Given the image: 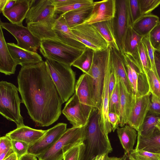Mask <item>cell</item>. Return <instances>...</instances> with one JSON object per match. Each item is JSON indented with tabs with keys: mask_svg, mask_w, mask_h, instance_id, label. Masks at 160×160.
<instances>
[{
	"mask_svg": "<svg viewBox=\"0 0 160 160\" xmlns=\"http://www.w3.org/2000/svg\"><path fill=\"white\" fill-rule=\"evenodd\" d=\"M18 82L22 103L37 126L48 127L58 119L63 103L45 61L22 66Z\"/></svg>",
	"mask_w": 160,
	"mask_h": 160,
	"instance_id": "6da1fadb",
	"label": "cell"
},
{
	"mask_svg": "<svg viewBox=\"0 0 160 160\" xmlns=\"http://www.w3.org/2000/svg\"><path fill=\"white\" fill-rule=\"evenodd\" d=\"M35 2V0L26 18L27 27L33 34L41 40L51 39L59 41L53 29L57 18L53 3L51 0Z\"/></svg>",
	"mask_w": 160,
	"mask_h": 160,
	"instance_id": "7a4b0ae2",
	"label": "cell"
},
{
	"mask_svg": "<svg viewBox=\"0 0 160 160\" xmlns=\"http://www.w3.org/2000/svg\"><path fill=\"white\" fill-rule=\"evenodd\" d=\"M100 123V112L94 108L85 126L83 142L85 146L83 160H93L97 156L112 151L108 136Z\"/></svg>",
	"mask_w": 160,
	"mask_h": 160,
	"instance_id": "3957f363",
	"label": "cell"
},
{
	"mask_svg": "<svg viewBox=\"0 0 160 160\" xmlns=\"http://www.w3.org/2000/svg\"><path fill=\"white\" fill-rule=\"evenodd\" d=\"M110 49L109 46L103 51H95L92 65L89 71L86 73L88 77L92 99L96 108L100 111Z\"/></svg>",
	"mask_w": 160,
	"mask_h": 160,
	"instance_id": "277c9868",
	"label": "cell"
},
{
	"mask_svg": "<svg viewBox=\"0 0 160 160\" xmlns=\"http://www.w3.org/2000/svg\"><path fill=\"white\" fill-rule=\"evenodd\" d=\"M45 62L62 103L75 93V73L71 66L48 59Z\"/></svg>",
	"mask_w": 160,
	"mask_h": 160,
	"instance_id": "5b68a950",
	"label": "cell"
},
{
	"mask_svg": "<svg viewBox=\"0 0 160 160\" xmlns=\"http://www.w3.org/2000/svg\"><path fill=\"white\" fill-rule=\"evenodd\" d=\"M18 91V88L12 83L3 81L0 82V113L7 119L15 123L17 128L24 125L20 113L22 101Z\"/></svg>",
	"mask_w": 160,
	"mask_h": 160,
	"instance_id": "8992f818",
	"label": "cell"
},
{
	"mask_svg": "<svg viewBox=\"0 0 160 160\" xmlns=\"http://www.w3.org/2000/svg\"><path fill=\"white\" fill-rule=\"evenodd\" d=\"M86 126V125H85ZM85 126L67 129L49 149L37 156L38 160H62L64 154L76 145L83 142Z\"/></svg>",
	"mask_w": 160,
	"mask_h": 160,
	"instance_id": "52a82bcc",
	"label": "cell"
},
{
	"mask_svg": "<svg viewBox=\"0 0 160 160\" xmlns=\"http://www.w3.org/2000/svg\"><path fill=\"white\" fill-rule=\"evenodd\" d=\"M39 50L46 59L70 66L83 51L60 41L51 39L41 40Z\"/></svg>",
	"mask_w": 160,
	"mask_h": 160,
	"instance_id": "ba28073f",
	"label": "cell"
},
{
	"mask_svg": "<svg viewBox=\"0 0 160 160\" xmlns=\"http://www.w3.org/2000/svg\"><path fill=\"white\" fill-rule=\"evenodd\" d=\"M76 38L86 47L94 51H103L109 47L107 42L92 24L79 25L70 29Z\"/></svg>",
	"mask_w": 160,
	"mask_h": 160,
	"instance_id": "9c48e42d",
	"label": "cell"
},
{
	"mask_svg": "<svg viewBox=\"0 0 160 160\" xmlns=\"http://www.w3.org/2000/svg\"><path fill=\"white\" fill-rule=\"evenodd\" d=\"M113 21L117 44L123 55L124 54L126 34L128 27L131 26L128 0H116V12Z\"/></svg>",
	"mask_w": 160,
	"mask_h": 160,
	"instance_id": "30bf717a",
	"label": "cell"
},
{
	"mask_svg": "<svg viewBox=\"0 0 160 160\" xmlns=\"http://www.w3.org/2000/svg\"><path fill=\"white\" fill-rule=\"evenodd\" d=\"M0 26L11 34L16 39L19 47L36 52L39 48L41 40L34 35L28 28L22 24L4 22L0 21Z\"/></svg>",
	"mask_w": 160,
	"mask_h": 160,
	"instance_id": "8fae6325",
	"label": "cell"
},
{
	"mask_svg": "<svg viewBox=\"0 0 160 160\" xmlns=\"http://www.w3.org/2000/svg\"><path fill=\"white\" fill-rule=\"evenodd\" d=\"M67 124L59 123L47 130L37 141L29 145L28 153L37 157L49 149L67 130Z\"/></svg>",
	"mask_w": 160,
	"mask_h": 160,
	"instance_id": "7c38bea8",
	"label": "cell"
},
{
	"mask_svg": "<svg viewBox=\"0 0 160 160\" xmlns=\"http://www.w3.org/2000/svg\"><path fill=\"white\" fill-rule=\"evenodd\" d=\"M123 56L131 70L133 95L135 97H139L150 93L147 75L131 56L125 53Z\"/></svg>",
	"mask_w": 160,
	"mask_h": 160,
	"instance_id": "4fadbf2b",
	"label": "cell"
},
{
	"mask_svg": "<svg viewBox=\"0 0 160 160\" xmlns=\"http://www.w3.org/2000/svg\"><path fill=\"white\" fill-rule=\"evenodd\" d=\"M115 12L116 0L94 2L93 9L90 15L81 24H92L110 20L114 18Z\"/></svg>",
	"mask_w": 160,
	"mask_h": 160,
	"instance_id": "5bb4252c",
	"label": "cell"
},
{
	"mask_svg": "<svg viewBox=\"0 0 160 160\" xmlns=\"http://www.w3.org/2000/svg\"><path fill=\"white\" fill-rule=\"evenodd\" d=\"M75 93L88 121L92 110L96 108L92 99L88 77L86 73L81 75L77 80L75 86Z\"/></svg>",
	"mask_w": 160,
	"mask_h": 160,
	"instance_id": "9a60e30c",
	"label": "cell"
},
{
	"mask_svg": "<svg viewBox=\"0 0 160 160\" xmlns=\"http://www.w3.org/2000/svg\"><path fill=\"white\" fill-rule=\"evenodd\" d=\"M151 94L136 97L127 124L138 132L149 111Z\"/></svg>",
	"mask_w": 160,
	"mask_h": 160,
	"instance_id": "2e32d148",
	"label": "cell"
},
{
	"mask_svg": "<svg viewBox=\"0 0 160 160\" xmlns=\"http://www.w3.org/2000/svg\"><path fill=\"white\" fill-rule=\"evenodd\" d=\"M53 29L60 41L81 50H84L86 48V47L77 39L68 27L64 14L57 17Z\"/></svg>",
	"mask_w": 160,
	"mask_h": 160,
	"instance_id": "e0dca14e",
	"label": "cell"
},
{
	"mask_svg": "<svg viewBox=\"0 0 160 160\" xmlns=\"http://www.w3.org/2000/svg\"><path fill=\"white\" fill-rule=\"evenodd\" d=\"M62 112L73 127H82L87 124L88 121L84 117L79 100L75 93L66 102Z\"/></svg>",
	"mask_w": 160,
	"mask_h": 160,
	"instance_id": "ac0fdd59",
	"label": "cell"
},
{
	"mask_svg": "<svg viewBox=\"0 0 160 160\" xmlns=\"http://www.w3.org/2000/svg\"><path fill=\"white\" fill-rule=\"evenodd\" d=\"M111 64L112 60L110 52L106 71L102 93V103L100 110L101 125L105 131L108 134L112 131V127L109 123L108 118L109 101V82Z\"/></svg>",
	"mask_w": 160,
	"mask_h": 160,
	"instance_id": "d6986e66",
	"label": "cell"
},
{
	"mask_svg": "<svg viewBox=\"0 0 160 160\" xmlns=\"http://www.w3.org/2000/svg\"><path fill=\"white\" fill-rule=\"evenodd\" d=\"M35 0H17L16 3L11 8L2 12L11 23L22 24L28 13Z\"/></svg>",
	"mask_w": 160,
	"mask_h": 160,
	"instance_id": "ffe728a7",
	"label": "cell"
},
{
	"mask_svg": "<svg viewBox=\"0 0 160 160\" xmlns=\"http://www.w3.org/2000/svg\"><path fill=\"white\" fill-rule=\"evenodd\" d=\"M118 78L120 96L119 126L121 127L127 124L136 97L128 92L121 80Z\"/></svg>",
	"mask_w": 160,
	"mask_h": 160,
	"instance_id": "44dd1931",
	"label": "cell"
},
{
	"mask_svg": "<svg viewBox=\"0 0 160 160\" xmlns=\"http://www.w3.org/2000/svg\"><path fill=\"white\" fill-rule=\"evenodd\" d=\"M47 130L36 129L24 125L7 133L6 135L11 140L22 141L29 145L39 140Z\"/></svg>",
	"mask_w": 160,
	"mask_h": 160,
	"instance_id": "7402d4cb",
	"label": "cell"
},
{
	"mask_svg": "<svg viewBox=\"0 0 160 160\" xmlns=\"http://www.w3.org/2000/svg\"><path fill=\"white\" fill-rule=\"evenodd\" d=\"M9 51L17 65H24L43 61L41 56L36 52L22 49L13 43H7Z\"/></svg>",
	"mask_w": 160,
	"mask_h": 160,
	"instance_id": "603a6c76",
	"label": "cell"
},
{
	"mask_svg": "<svg viewBox=\"0 0 160 160\" xmlns=\"http://www.w3.org/2000/svg\"><path fill=\"white\" fill-rule=\"evenodd\" d=\"M0 72L5 75L14 74L17 64L8 48L2 28L0 26Z\"/></svg>",
	"mask_w": 160,
	"mask_h": 160,
	"instance_id": "cb8c5ba5",
	"label": "cell"
},
{
	"mask_svg": "<svg viewBox=\"0 0 160 160\" xmlns=\"http://www.w3.org/2000/svg\"><path fill=\"white\" fill-rule=\"evenodd\" d=\"M110 53L115 77L120 79L128 92L133 95L132 88L127 78L123 55L120 51L111 47H110Z\"/></svg>",
	"mask_w": 160,
	"mask_h": 160,
	"instance_id": "d4e9b609",
	"label": "cell"
},
{
	"mask_svg": "<svg viewBox=\"0 0 160 160\" xmlns=\"http://www.w3.org/2000/svg\"><path fill=\"white\" fill-rule=\"evenodd\" d=\"M135 149L160 153V131L157 128L151 135L147 137L138 133Z\"/></svg>",
	"mask_w": 160,
	"mask_h": 160,
	"instance_id": "484cf974",
	"label": "cell"
},
{
	"mask_svg": "<svg viewBox=\"0 0 160 160\" xmlns=\"http://www.w3.org/2000/svg\"><path fill=\"white\" fill-rule=\"evenodd\" d=\"M159 21L158 17L151 14L142 16L131 26L137 33L143 37L148 35Z\"/></svg>",
	"mask_w": 160,
	"mask_h": 160,
	"instance_id": "4316f807",
	"label": "cell"
},
{
	"mask_svg": "<svg viewBox=\"0 0 160 160\" xmlns=\"http://www.w3.org/2000/svg\"><path fill=\"white\" fill-rule=\"evenodd\" d=\"M117 132L125 153L129 155L133 149L138 135L137 131L128 125H126L118 128Z\"/></svg>",
	"mask_w": 160,
	"mask_h": 160,
	"instance_id": "83f0119b",
	"label": "cell"
},
{
	"mask_svg": "<svg viewBox=\"0 0 160 160\" xmlns=\"http://www.w3.org/2000/svg\"><path fill=\"white\" fill-rule=\"evenodd\" d=\"M93 4L68 12L64 14L67 23L70 29L82 23L89 16Z\"/></svg>",
	"mask_w": 160,
	"mask_h": 160,
	"instance_id": "f1b7e54d",
	"label": "cell"
},
{
	"mask_svg": "<svg viewBox=\"0 0 160 160\" xmlns=\"http://www.w3.org/2000/svg\"><path fill=\"white\" fill-rule=\"evenodd\" d=\"M98 30L109 46L120 51L115 35L113 19L92 24Z\"/></svg>",
	"mask_w": 160,
	"mask_h": 160,
	"instance_id": "f546056e",
	"label": "cell"
},
{
	"mask_svg": "<svg viewBox=\"0 0 160 160\" xmlns=\"http://www.w3.org/2000/svg\"><path fill=\"white\" fill-rule=\"evenodd\" d=\"M142 38L133 30L131 26H130L125 37L124 53L131 56L133 55Z\"/></svg>",
	"mask_w": 160,
	"mask_h": 160,
	"instance_id": "4dcf8cb0",
	"label": "cell"
},
{
	"mask_svg": "<svg viewBox=\"0 0 160 160\" xmlns=\"http://www.w3.org/2000/svg\"><path fill=\"white\" fill-rule=\"evenodd\" d=\"M94 51L86 47L82 54L73 62L72 66L79 68L83 73H87L92 65Z\"/></svg>",
	"mask_w": 160,
	"mask_h": 160,
	"instance_id": "1f68e13d",
	"label": "cell"
},
{
	"mask_svg": "<svg viewBox=\"0 0 160 160\" xmlns=\"http://www.w3.org/2000/svg\"><path fill=\"white\" fill-rule=\"evenodd\" d=\"M130 56L147 75L148 72L151 69V64L148 56L142 41L138 46L135 53L132 56Z\"/></svg>",
	"mask_w": 160,
	"mask_h": 160,
	"instance_id": "d6a6232c",
	"label": "cell"
},
{
	"mask_svg": "<svg viewBox=\"0 0 160 160\" xmlns=\"http://www.w3.org/2000/svg\"><path fill=\"white\" fill-rule=\"evenodd\" d=\"M160 116L148 112L138 133L143 137L151 135L157 128L156 127Z\"/></svg>",
	"mask_w": 160,
	"mask_h": 160,
	"instance_id": "836d02e7",
	"label": "cell"
},
{
	"mask_svg": "<svg viewBox=\"0 0 160 160\" xmlns=\"http://www.w3.org/2000/svg\"><path fill=\"white\" fill-rule=\"evenodd\" d=\"M94 2L92 0H74L68 4L55 7V12L57 14H64L71 11L93 4Z\"/></svg>",
	"mask_w": 160,
	"mask_h": 160,
	"instance_id": "e575fe53",
	"label": "cell"
},
{
	"mask_svg": "<svg viewBox=\"0 0 160 160\" xmlns=\"http://www.w3.org/2000/svg\"><path fill=\"white\" fill-rule=\"evenodd\" d=\"M85 148L83 142L76 145L64 154L63 160H83Z\"/></svg>",
	"mask_w": 160,
	"mask_h": 160,
	"instance_id": "d590c367",
	"label": "cell"
},
{
	"mask_svg": "<svg viewBox=\"0 0 160 160\" xmlns=\"http://www.w3.org/2000/svg\"><path fill=\"white\" fill-rule=\"evenodd\" d=\"M116 79L115 87L109 99L108 112H114L119 117L120 96L119 82L118 78L116 77Z\"/></svg>",
	"mask_w": 160,
	"mask_h": 160,
	"instance_id": "8d00e7d4",
	"label": "cell"
},
{
	"mask_svg": "<svg viewBox=\"0 0 160 160\" xmlns=\"http://www.w3.org/2000/svg\"><path fill=\"white\" fill-rule=\"evenodd\" d=\"M128 155L131 160H160V153H151L142 150L134 149Z\"/></svg>",
	"mask_w": 160,
	"mask_h": 160,
	"instance_id": "74e56055",
	"label": "cell"
},
{
	"mask_svg": "<svg viewBox=\"0 0 160 160\" xmlns=\"http://www.w3.org/2000/svg\"><path fill=\"white\" fill-rule=\"evenodd\" d=\"M128 8L132 26L142 16L141 12L139 0H128Z\"/></svg>",
	"mask_w": 160,
	"mask_h": 160,
	"instance_id": "f35d334b",
	"label": "cell"
},
{
	"mask_svg": "<svg viewBox=\"0 0 160 160\" xmlns=\"http://www.w3.org/2000/svg\"><path fill=\"white\" fill-rule=\"evenodd\" d=\"M141 41L144 46L149 57L151 64V69L153 71L156 77L160 81L157 73L154 61V53L155 49L151 44L149 38V35L142 37Z\"/></svg>",
	"mask_w": 160,
	"mask_h": 160,
	"instance_id": "ab89813d",
	"label": "cell"
},
{
	"mask_svg": "<svg viewBox=\"0 0 160 160\" xmlns=\"http://www.w3.org/2000/svg\"><path fill=\"white\" fill-rule=\"evenodd\" d=\"M150 92L160 99V82L151 69L147 73Z\"/></svg>",
	"mask_w": 160,
	"mask_h": 160,
	"instance_id": "60d3db41",
	"label": "cell"
},
{
	"mask_svg": "<svg viewBox=\"0 0 160 160\" xmlns=\"http://www.w3.org/2000/svg\"><path fill=\"white\" fill-rule=\"evenodd\" d=\"M139 2L142 16L151 14L160 5V0H139Z\"/></svg>",
	"mask_w": 160,
	"mask_h": 160,
	"instance_id": "b9f144b4",
	"label": "cell"
},
{
	"mask_svg": "<svg viewBox=\"0 0 160 160\" xmlns=\"http://www.w3.org/2000/svg\"><path fill=\"white\" fill-rule=\"evenodd\" d=\"M149 38L153 48L160 51V21L150 32Z\"/></svg>",
	"mask_w": 160,
	"mask_h": 160,
	"instance_id": "7bdbcfd3",
	"label": "cell"
},
{
	"mask_svg": "<svg viewBox=\"0 0 160 160\" xmlns=\"http://www.w3.org/2000/svg\"><path fill=\"white\" fill-rule=\"evenodd\" d=\"M12 148L17 154L18 159L22 156L28 153L29 145L24 142L11 140Z\"/></svg>",
	"mask_w": 160,
	"mask_h": 160,
	"instance_id": "ee69618b",
	"label": "cell"
},
{
	"mask_svg": "<svg viewBox=\"0 0 160 160\" xmlns=\"http://www.w3.org/2000/svg\"><path fill=\"white\" fill-rule=\"evenodd\" d=\"M150 106L149 112L160 116V99L152 94L150 96Z\"/></svg>",
	"mask_w": 160,
	"mask_h": 160,
	"instance_id": "f6af8a7d",
	"label": "cell"
},
{
	"mask_svg": "<svg viewBox=\"0 0 160 160\" xmlns=\"http://www.w3.org/2000/svg\"><path fill=\"white\" fill-rule=\"evenodd\" d=\"M108 120L112 128V131L114 132L119 126L120 118L119 116L112 112H109L108 114Z\"/></svg>",
	"mask_w": 160,
	"mask_h": 160,
	"instance_id": "bcb514c9",
	"label": "cell"
},
{
	"mask_svg": "<svg viewBox=\"0 0 160 160\" xmlns=\"http://www.w3.org/2000/svg\"><path fill=\"white\" fill-rule=\"evenodd\" d=\"M12 148L11 140L5 135L0 138V154Z\"/></svg>",
	"mask_w": 160,
	"mask_h": 160,
	"instance_id": "7dc6e473",
	"label": "cell"
},
{
	"mask_svg": "<svg viewBox=\"0 0 160 160\" xmlns=\"http://www.w3.org/2000/svg\"><path fill=\"white\" fill-rule=\"evenodd\" d=\"M116 82V77L112 67V62L109 82V99L115 87Z\"/></svg>",
	"mask_w": 160,
	"mask_h": 160,
	"instance_id": "c3c4849f",
	"label": "cell"
},
{
	"mask_svg": "<svg viewBox=\"0 0 160 160\" xmlns=\"http://www.w3.org/2000/svg\"><path fill=\"white\" fill-rule=\"evenodd\" d=\"M154 55L156 69L160 81V51L155 50Z\"/></svg>",
	"mask_w": 160,
	"mask_h": 160,
	"instance_id": "681fc988",
	"label": "cell"
},
{
	"mask_svg": "<svg viewBox=\"0 0 160 160\" xmlns=\"http://www.w3.org/2000/svg\"><path fill=\"white\" fill-rule=\"evenodd\" d=\"M55 7L64 6L73 2L74 0H51Z\"/></svg>",
	"mask_w": 160,
	"mask_h": 160,
	"instance_id": "f907efd6",
	"label": "cell"
},
{
	"mask_svg": "<svg viewBox=\"0 0 160 160\" xmlns=\"http://www.w3.org/2000/svg\"><path fill=\"white\" fill-rule=\"evenodd\" d=\"M14 151L12 148H8L0 154V160H3L13 153Z\"/></svg>",
	"mask_w": 160,
	"mask_h": 160,
	"instance_id": "816d5d0a",
	"label": "cell"
},
{
	"mask_svg": "<svg viewBox=\"0 0 160 160\" xmlns=\"http://www.w3.org/2000/svg\"><path fill=\"white\" fill-rule=\"evenodd\" d=\"M19 160H38L37 157L32 154L27 153L22 156Z\"/></svg>",
	"mask_w": 160,
	"mask_h": 160,
	"instance_id": "f5cc1de1",
	"label": "cell"
},
{
	"mask_svg": "<svg viewBox=\"0 0 160 160\" xmlns=\"http://www.w3.org/2000/svg\"><path fill=\"white\" fill-rule=\"evenodd\" d=\"M17 0H8L4 8V10L9 9L16 3Z\"/></svg>",
	"mask_w": 160,
	"mask_h": 160,
	"instance_id": "db71d44e",
	"label": "cell"
},
{
	"mask_svg": "<svg viewBox=\"0 0 160 160\" xmlns=\"http://www.w3.org/2000/svg\"><path fill=\"white\" fill-rule=\"evenodd\" d=\"M3 160H19L16 153L14 152Z\"/></svg>",
	"mask_w": 160,
	"mask_h": 160,
	"instance_id": "11a10c76",
	"label": "cell"
},
{
	"mask_svg": "<svg viewBox=\"0 0 160 160\" xmlns=\"http://www.w3.org/2000/svg\"><path fill=\"white\" fill-rule=\"evenodd\" d=\"M8 0H0V11L1 12H2L4 11Z\"/></svg>",
	"mask_w": 160,
	"mask_h": 160,
	"instance_id": "9f6ffc18",
	"label": "cell"
},
{
	"mask_svg": "<svg viewBox=\"0 0 160 160\" xmlns=\"http://www.w3.org/2000/svg\"><path fill=\"white\" fill-rule=\"evenodd\" d=\"M108 154L104 153L97 156L93 160H105L106 155Z\"/></svg>",
	"mask_w": 160,
	"mask_h": 160,
	"instance_id": "6f0895ef",
	"label": "cell"
},
{
	"mask_svg": "<svg viewBox=\"0 0 160 160\" xmlns=\"http://www.w3.org/2000/svg\"><path fill=\"white\" fill-rule=\"evenodd\" d=\"M107 154L105 160H121V158L116 157H109Z\"/></svg>",
	"mask_w": 160,
	"mask_h": 160,
	"instance_id": "680465c9",
	"label": "cell"
},
{
	"mask_svg": "<svg viewBox=\"0 0 160 160\" xmlns=\"http://www.w3.org/2000/svg\"><path fill=\"white\" fill-rule=\"evenodd\" d=\"M121 160H131L129 158L128 154L124 153L123 156L121 158Z\"/></svg>",
	"mask_w": 160,
	"mask_h": 160,
	"instance_id": "91938a15",
	"label": "cell"
},
{
	"mask_svg": "<svg viewBox=\"0 0 160 160\" xmlns=\"http://www.w3.org/2000/svg\"><path fill=\"white\" fill-rule=\"evenodd\" d=\"M157 128L160 131V119H159L158 123L156 126Z\"/></svg>",
	"mask_w": 160,
	"mask_h": 160,
	"instance_id": "94428289",
	"label": "cell"
}]
</instances>
